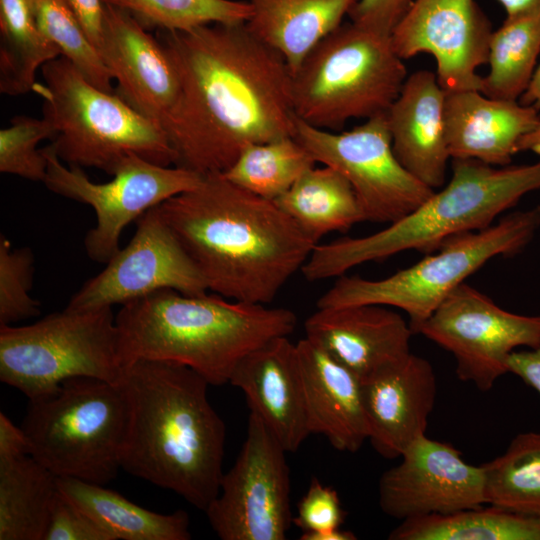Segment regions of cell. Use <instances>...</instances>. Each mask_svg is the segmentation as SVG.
<instances>
[{"label":"cell","mask_w":540,"mask_h":540,"mask_svg":"<svg viewBox=\"0 0 540 540\" xmlns=\"http://www.w3.org/2000/svg\"><path fill=\"white\" fill-rule=\"evenodd\" d=\"M179 91L164 129L175 166L222 173L248 145L295 136L292 73L240 24L158 30Z\"/></svg>","instance_id":"obj_1"},{"label":"cell","mask_w":540,"mask_h":540,"mask_svg":"<svg viewBox=\"0 0 540 540\" xmlns=\"http://www.w3.org/2000/svg\"><path fill=\"white\" fill-rule=\"evenodd\" d=\"M158 209L208 291L235 301L271 303L317 245L275 201L222 173L203 175Z\"/></svg>","instance_id":"obj_2"},{"label":"cell","mask_w":540,"mask_h":540,"mask_svg":"<svg viewBox=\"0 0 540 540\" xmlns=\"http://www.w3.org/2000/svg\"><path fill=\"white\" fill-rule=\"evenodd\" d=\"M121 384L129 403L121 469L205 512L219 492L226 435L209 383L182 364L141 359L125 366Z\"/></svg>","instance_id":"obj_3"},{"label":"cell","mask_w":540,"mask_h":540,"mask_svg":"<svg viewBox=\"0 0 540 540\" xmlns=\"http://www.w3.org/2000/svg\"><path fill=\"white\" fill-rule=\"evenodd\" d=\"M115 324L124 367L141 359L174 362L221 386L250 352L289 336L297 318L283 307L163 289L121 305Z\"/></svg>","instance_id":"obj_4"},{"label":"cell","mask_w":540,"mask_h":540,"mask_svg":"<svg viewBox=\"0 0 540 540\" xmlns=\"http://www.w3.org/2000/svg\"><path fill=\"white\" fill-rule=\"evenodd\" d=\"M539 189L540 160L493 166L474 159H452L446 186L411 213L371 235L317 244L301 272L310 282L321 281L402 251L435 252L452 236L491 226L524 195Z\"/></svg>","instance_id":"obj_5"},{"label":"cell","mask_w":540,"mask_h":540,"mask_svg":"<svg viewBox=\"0 0 540 540\" xmlns=\"http://www.w3.org/2000/svg\"><path fill=\"white\" fill-rule=\"evenodd\" d=\"M41 73L43 82L33 92L43 100V118L55 132L50 146L63 163L109 175L129 154L174 165L175 152L162 126L90 83L68 59L49 61Z\"/></svg>","instance_id":"obj_6"},{"label":"cell","mask_w":540,"mask_h":540,"mask_svg":"<svg viewBox=\"0 0 540 540\" xmlns=\"http://www.w3.org/2000/svg\"><path fill=\"white\" fill-rule=\"evenodd\" d=\"M128 424L121 382L75 377L29 400L21 428L29 455L56 477L105 485L121 469Z\"/></svg>","instance_id":"obj_7"},{"label":"cell","mask_w":540,"mask_h":540,"mask_svg":"<svg viewBox=\"0 0 540 540\" xmlns=\"http://www.w3.org/2000/svg\"><path fill=\"white\" fill-rule=\"evenodd\" d=\"M406 67L390 35L350 22L320 41L292 73L295 115L321 129L386 113Z\"/></svg>","instance_id":"obj_8"},{"label":"cell","mask_w":540,"mask_h":540,"mask_svg":"<svg viewBox=\"0 0 540 540\" xmlns=\"http://www.w3.org/2000/svg\"><path fill=\"white\" fill-rule=\"evenodd\" d=\"M540 229V205L509 213L491 226L457 234L434 254L377 280L346 274L317 301V308L377 304L404 311L414 334L468 276L489 260L519 254Z\"/></svg>","instance_id":"obj_9"},{"label":"cell","mask_w":540,"mask_h":540,"mask_svg":"<svg viewBox=\"0 0 540 540\" xmlns=\"http://www.w3.org/2000/svg\"><path fill=\"white\" fill-rule=\"evenodd\" d=\"M112 307L52 313L25 326H0V379L29 400L75 377L120 383L124 375Z\"/></svg>","instance_id":"obj_10"},{"label":"cell","mask_w":540,"mask_h":540,"mask_svg":"<svg viewBox=\"0 0 540 540\" xmlns=\"http://www.w3.org/2000/svg\"><path fill=\"white\" fill-rule=\"evenodd\" d=\"M43 149L48 159L46 187L95 211L96 225L87 232L84 247L98 263L106 264L120 249V236L128 224L167 199L195 188L203 178L182 167L162 166L129 154L112 180L95 183L81 167L64 165L50 145Z\"/></svg>","instance_id":"obj_11"},{"label":"cell","mask_w":540,"mask_h":540,"mask_svg":"<svg viewBox=\"0 0 540 540\" xmlns=\"http://www.w3.org/2000/svg\"><path fill=\"white\" fill-rule=\"evenodd\" d=\"M296 139L317 163L340 172L351 184L365 221L391 224L433 193L398 160L386 113L345 132H331L296 119Z\"/></svg>","instance_id":"obj_12"},{"label":"cell","mask_w":540,"mask_h":540,"mask_svg":"<svg viewBox=\"0 0 540 540\" xmlns=\"http://www.w3.org/2000/svg\"><path fill=\"white\" fill-rule=\"evenodd\" d=\"M286 450L253 412L242 448L205 510L222 540H284L292 524Z\"/></svg>","instance_id":"obj_13"},{"label":"cell","mask_w":540,"mask_h":540,"mask_svg":"<svg viewBox=\"0 0 540 540\" xmlns=\"http://www.w3.org/2000/svg\"><path fill=\"white\" fill-rule=\"evenodd\" d=\"M416 334L453 355L460 380L487 392L509 373L507 359L512 352L518 347L535 348L540 344V316L509 312L464 282Z\"/></svg>","instance_id":"obj_14"},{"label":"cell","mask_w":540,"mask_h":540,"mask_svg":"<svg viewBox=\"0 0 540 540\" xmlns=\"http://www.w3.org/2000/svg\"><path fill=\"white\" fill-rule=\"evenodd\" d=\"M130 242L72 296L66 308L91 310L124 305L156 291L207 292L206 283L158 206L136 221Z\"/></svg>","instance_id":"obj_15"},{"label":"cell","mask_w":540,"mask_h":540,"mask_svg":"<svg viewBox=\"0 0 540 540\" xmlns=\"http://www.w3.org/2000/svg\"><path fill=\"white\" fill-rule=\"evenodd\" d=\"M492 26L475 0H412L390 39L404 59L431 54L446 91L479 90L477 68L488 61Z\"/></svg>","instance_id":"obj_16"},{"label":"cell","mask_w":540,"mask_h":540,"mask_svg":"<svg viewBox=\"0 0 540 540\" xmlns=\"http://www.w3.org/2000/svg\"><path fill=\"white\" fill-rule=\"evenodd\" d=\"M400 458L379 479V506L386 515L403 521L486 504L482 466L465 462L450 444L423 435Z\"/></svg>","instance_id":"obj_17"},{"label":"cell","mask_w":540,"mask_h":540,"mask_svg":"<svg viewBox=\"0 0 540 540\" xmlns=\"http://www.w3.org/2000/svg\"><path fill=\"white\" fill-rule=\"evenodd\" d=\"M97 50L117 82L116 94L162 126L175 105L179 84L158 38L127 11L104 3Z\"/></svg>","instance_id":"obj_18"},{"label":"cell","mask_w":540,"mask_h":540,"mask_svg":"<svg viewBox=\"0 0 540 540\" xmlns=\"http://www.w3.org/2000/svg\"><path fill=\"white\" fill-rule=\"evenodd\" d=\"M360 382L368 440L382 457L400 458L426 435L437 392L431 363L410 353Z\"/></svg>","instance_id":"obj_19"},{"label":"cell","mask_w":540,"mask_h":540,"mask_svg":"<svg viewBox=\"0 0 540 540\" xmlns=\"http://www.w3.org/2000/svg\"><path fill=\"white\" fill-rule=\"evenodd\" d=\"M304 329L307 339L360 381L410 354L414 334L398 312L377 304L317 308Z\"/></svg>","instance_id":"obj_20"},{"label":"cell","mask_w":540,"mask_h":540,"mask_svg":"<svg viewBox=\"0 0 540 540\" xmlns=\"http://www.w3.org/2000/svg\"><path fill=\"white\" fill-rule=\"evenodd\" d=\"M229 383L246 397L286 452H295L310 435L299 375L296 345L289 336L273 338L246 355Z\"/></svg>","instance_id":"obj_21"},{"label":"cell","mask_w":540,"mask_h":540,"mask_svg":"<svg viewBox=\"0 0 540 540\" xmlns=\"http://www.w3.org/2000/svg\"><path fill=\"white\" fill-rule=\"evenodd\" d=\"M446 91L436 73L408 76L386 112L394 153L417 179L436 190L445 183L450 157L445 128Z\"/></svg>","instance_id":"obj_22"},{"label":"cell","mask_w":540,"mask_h":540,"mask_svg":"<svg viewBox=\"0 0 540 540\" xmlns=\"http://www.w3.org/2000/svg\"><path fill=\"white\" fill-rule=\"evenodd\" d=\"M295 345L310 434L338 451H358L368 440L360 380L306 337Z\"/></svg>","instance_id":"obj_23"},{"label":"cell","mask_w":540,"mask_h":540,"mask_svg":"<svg viewBox=\"0 0 540 540\" xmlns=\"http://www.w3.org/2000/svg\"><path fill=\"white\" fill-rule=\"evenodd\" d=\"M540 121L519 101L490 98L479 90L446 92L445 128L451 159L510 165L519 140Z\"/></svg>","instance_id":"obj_24"},{"label":"cell","mask_w":540,"mask_h":540,"mask_svg":"<svg viewBox=\"0 0 540 540\" xmlns=\"http://www.w3.org/2000/svg\"><path fill=\"white\" fill-rule=\"evenodd\" d=\"M248 30L277 51L291 73L326 36L342 25L358 0H245Z\"/></svg>","instance_id":"obj_25"},{"label":"cell","mask_w":540,"mask_h":540,"mask_svg":"<svg viewBox=\"0 0 540 540\" xmlns=\"http://www.w3.org/2000/svg\"><path fill=\"white\" fill-rule=\"evenodd\" d=\"M59 491L95 521L112 540H189L184 510L162 514L147 510L121 494L71 477H57Z\"/></svg>","instance_id":"obj_26"},{"label":"cell","mask_w":540,"mask_h":540,"mask_svg":"<svg viewBox=\"0 0 540 540\" xmlns=\"http://www.w3.org/2000/svg\"><path fill=\"white\" fill-rule=\"evenodd\" d=\"M275 203L315 243L328 233L365 221L349 181L327 165L307 170Z\"/></svg>","instance_id":"obj_27"},{"label":"cell","mask_w":540,"mask_h":540,"mask_svg":"<svg viewBox=\"0 0 540 540\" xmlns=\"http://www.w3.org/2000/svg\"><path fill=\"white\" fill-rule=\"evenodd\" d=\"M57 477L24 455L0 460V540H44Z\"/></svg>","instance_id":"obj_28"},{"label":"cell","mask_w":540,"mask_h":540,"mask_svg":"<svg viewBox=\"0 0 540 540\" xmlns=\"http://www.w3.org/2000/svg\"><path fill=\"white\" fill-rule=\"evenodd\" d=\"M59 56V48L37 24L32 0H0L1 93L33 91L37 70Z\"/></svg>","instance_id":"obj_29"},{"label":"cell","mask_w":540,"mask_h":540,"mask_svg":"<svg viewBox=\"0 0 540 540\" xmlns=\"http://www.w3.org/2000/svg\"><path fill=\"white\" fill-rule=\"evenodd\" d=\"M390 540H540V518L483 505L401 521Z\"/></svg>","instance_id":"obj_30"},{"label":"cell","mask_w":540,"mask_h":540,"mask_svg":"<svg viewBox=\"0 0 540 540\" xmlns=\"http://www.w3.org/2000/svg\"><path fill=\"white\" fill-rule=\"evenodd\" d=\"M540 53V6L506 17L493 31L481 92L494 99L518 101L535 71Z\"/></svg>","instance_id":"obj_31"},{"label":"cell","mask_w":540,"mask_h":540,"mask_svg":"<svg viewBox=\"0 0 540 540\" xmlns=\"http://www.w3.org/2000/svg\"><path fill=\"white\" fill-rule=\"evenodd\" d=\"M481 466L486 504L540 518V433L518 434L502 455Z\"/></svg>","instance_id":"obj_32"},{"label":"cell","mask_w":540,"mask_h":540,"mask_svg":"<svg viewBox=\"0 0 540 540\" xmlns=\"http://www.w3.org/2000/svg\"><path fill=\"white\" fill-rule=\"evenodd\" d=\"M295 136L246 146L222 174L242 189L275 201L316 165Z\"/></svg>","instance_id":"obj_33"},{"label":"cell","mask_w":540,"mask_h":540,"mask_svg":"<svg viewBox=\"0 0 540 540\" xmlns=\"http://www.w3.org/2000/svg\"><path fill=\"white\" fill-rule=\"evenodd\" d=\"M130 13L145 29L187 31L208 24L246 23L248 2L236 0H103Z\"/></svg>","instance_id":"obj_34"},{"label":"cell","mask_w":540,"mask_h":540,"mask_svg":"<svg viewBox=\"0 0 540 540\" xmlns=\"http://www.w3.org/2000/svg\"><path fill=\"white\" fill-rule=\"evenodd\" d=\"M42 33L93 85L115 92L112 76L67 0H32Z\"/></svg>","instance_id":"obj_35"},{"label":"cell","mask_w":540,"mask_h":540,"mask_svg":"<svg viewBox=\"0 0 540 540\" xmlns=\"http://www.w3.org/2000/svg\"><path fill=\"white\" fill-rule=\"evenodd\" d=\"M54 128L45 118L18 115L0 130V171L31 181L44 182L48 159L38 144L54 137Z\"/></svg>","instance_id":"obj_36"},{"label":"cell","mask_w":540,"mask_h":540,"mask_svg":"<svg viewBox=\"0 0 540 540\" xmlns=\"http://www.w3.org/2000/svg\"><path fill=\"white\" fill-rule=\"evenodd\" d=\"M34 258L27 247L13 248L0 237V326L36 316L40 303L31 294Z\"/></svg>","instance_id":"obj_37"},{"label":"cell","mask_w":540,"mask_h":540,"mask_svg":"<svg viewBox=\"0 0 540 540\" xmlns=\"http://www.w3.org/2000/svg\"><path fill=\"white\" fill-rule=\"evenodd\" d=\"M345 514L337 491L313 478L297 504L292 524L302 533H321L340 528Z\"/></svg>","instance_id":"obj_38"},{"label":"cell","mask_w":540,"mask_h":540,"mask_svg":"<svg viewBox=\"0 0 540 540\" xmlns=\"http://www.w3.org/2000/svg\"><path fill=\"white\" fill-rule=\"evenodd\" d=\"M44 540H112V538L58 489Z\"/></svg>","instance_id":"obj_39"},{"label":"cell","mask_w":540,"mask_h":540,"mask_svg":"<svg viewBox=\"0 0 540 540\" xmlns=\"http://www.w3.org/2000/svg\"><path fill=\"white\" fill-rule=\"evenodd\" d=\"M412 0H358L349 13L351 22L390 35Z\"/></svg>","instance_id":"obj_40"},{"label":"cell","mask_w":540,"mask_h":540,"mask_svg":"<svg viewBox=\"0 0 540 540\" xmlns=\"http://www.w3.org/2000/svg\"><path fill=\"white\" fill-rule=\"evenodd\" d=\"M507 367L509 373L517 375L540 395V344L512 352L507 359Z\"/></svg>","instance_id":"obj_41"},{"label":"cell","mask_w":540,"mask_h":540,"mask_svg":"<svg viewBox=\"0 0 540 540\" xmlns=\"http://www.w3.org/2000/svg\"><path fill=\"white\" fill-rule=\"evenodd\" d=\"M91 42L97 48L103 22V0H67Z\"/></svg>","instance_id":"obj_42"},{"label":"cell","mask_w":540,"mask_h":540,"mask_svg":"<svg viewBox=\"0 0 540 540\" xmlns=\"http://www.w3.org/2000/svg\"><path fill=\"white\" fill-rule=\"evenodd\" d=\"M28 441L21 427H17L0 413V460H10L28 455Z\"/></svg>","instance_id":"obj_43"},{"label":"cell","mask_w":540,"mask_h":540,"mask_svg":"<svg viewBox=\"0 0 540 540\" xmlns=\"http://www.w3.org/2000/svg\"><path fill=\"white\" fill-rule=\"evenodd\" d=\"M519 102L526 106H531L540 112V64L535 69L533 76Z\"/></svg>","instance_id":"obj_44"},{"label":"cell","mask_w":540,"mask_h":540,"mask_svg":"<svg viewBox=\"0 0 540 540\" xmlns=\"http://www.w3.org/2000/svg\"><path fill=\"white\" fill-rule=\"evenodd\" d=\"M505 9L507 17L516 16L540 6V0H497Z\"/></svg>","instance_id":"obj_45"},{"label":"cell","mask_w":540,"mask_h":540,"mask_svg":"<svg viewBox=\"0 0 540 540\" xmlns=\"http://www.w3.org/2000/svg\"><path fill=\"white\" fill-rule=\"evenodd\" d=\"M530 151L540 156V121L518 142L517 152Z\"/></svg>","instance_id":"obj_46"},{"label":"cell","mask_w":540,"mask_h":540,"mask_svg":"<svg viewBox=\"0 0 540 540\" xmlns=\"http://www.w3.org/2000/svg\"><path fill=\"white\" fill-rule=\"evenodd\" d=\"M301 540H355L356 536L350 532L342 530L341 528L321 532V533H302Z\"/></svg>","instance_id":"obj_47"}]
</instances>
